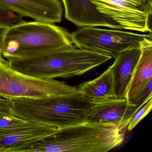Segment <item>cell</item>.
I'll return each instance as SVG.
<instances>
[{"label": "cell", "instance_id": "obj_1", "mask_svg": "<svg viewBox=\"0 0 152 152\" xmlns=\"http://www.w3.org/2000/svg\"><path fill=\"white\" fill-rule=\"evenodd\" d=\"M125 129L111 124L84 122L59 129L21 152H106L121 145Z\"/></svg>", "mask_w": 152, "mask_h": 152}, {"label": "cell", "instance_id": "obj_2", "mask_svg": "<svg viewBox=\"0 0 152 152\" xmlns=\"http://www.w3.org/2000/svg\"><path fill=\"white\" fill-rule=\"evenodd\" d=\"M112 58L75 45L25 58H7L9 66L25 75L39 79L79 76Z\"/></svg>", "mask_w": 152, "mask_h": 152}, {"label": "cell", "instance_id": "obj_3", "mask_svg": "<svg viewBox=\"0 0 152 152\" xmlns=\"http://www.w3.org/2000/svg\"><path fill=\"white\" fill-rule=\"evenodd\" d=\"M8 98L12 103L10 113L15 116L58 129L85 122L86 115L94 104L82 94Z\"/></svg>", "mask_w": 152, "mask_h": 152}, {"label": "cell", "instance_id": "obj_4", "mask_svg": "<svg viewBox=\"0 0 152 152\" xmlns=\"http://www.w3.org/2000/svg\"><path fill=\"white\" fill-rule=\"evenodd\" d=\"M74 46L71 34L53 23L23 21L8 26L1 53L5 58H25Z\"/></svg>", "mask_w": 152, "mask_h": 152}, {"label": "cell", "instance_id": "obj_5", "mask_svg": "<svg viewBox=\"0 0 152 152\" xmlns=\"http://www.w3.org/2000/svg\"><path fill=\"white\" fill-rule=\"evenodd\" d=\"M123 29L83 27L71 34L74 45L87 50L96 51L115 58L125 50L140 47L152 38V33L140 34Z\"/></svg>", "mask_w": 152, "mask_h": 152}, {"label": "cell", "instance_id": "obj_6", "mask_svg": "<svg viewBox=\"0 0 152 152\" xmlns=\"http://www.w3.org/2000/svg\"><path fill=\"white\" fill-rule=\"evenodd\" d=\"M83 94L76 87L54 79H39L14 70L8 64H0V97H47Z\"/></svg>", "mask_w": 152, "mask_h": 152}, {"label": "cell", "instance_id": "obj_7", "mask_svg": "<svg viewBox=\"0 0 152 152\" xmlns=\"http://www.w3.org/2000/svg\"><path fill=\"white\" fill-rule=\"evenodd\" d=\"M97 9L123 30L152 33V6L145 0H91Z\"/></svg>", "mask_w": 152, "mask_h": 152}, {"label": "cell", "instance_id": "obj_8", "mask_svg": "<svg viewBox=\"0 0 152 152\" xmlns=\"http://www.w3.org/2000/svg\"><path fill=\"white\" fill-rule=\"evenodd\" d=\"M152 96L139 104H131L126 99H114L92 106L86 115L85 122L111 124L126 129L135 112Z\"/></svg>", "mask_w": 152, "mask_h": 152}, {"label": "cell", "instance_id": "obj_9", "mask_svg": "<svg viewBox=\"0 0 152 152\" xmlns=\"http://www.w3.org/2000/svg\"><path fill=\"white\" fill-rule=\"evenodd\" d=\"M0 4L21 17L55 23L61 21L63 7L59 0H0Z\"/></svg>", "mask_w": 152, "mask_h": 152}, {"label": "cell", "instance_id": "obj_10", "mask_svg": "<svg viewBox=\"0 0 152 152\" xmlns=\"http://www.w3.org/2000/svg\"><path fill=\"white\" fill-rule=\"evenodd\" d=\"M58 129L54 126L34 123L13 129L0 130V152H21Z\"/></svg>", "mask_w": 152, "mask_h": 152}, {"label": "cell", "instance_id": "obj_11", "mask_svg": "<svg viewBox=\"0 0 152 152\" xmlns=\"http://www.w3.org/2000/svg\"><path fill=\"white\" fill-rule=\"evenodd\" d=\"M65 16L77 26L123 29L118 23L100 13L91 0H62Z\"/></svg>", "mask_w": 152, "mask_h": 152}, {"label": "cell", "instance_id": "obj_12", "mask_svg": "<svg viewBox=\"0 0 152 152\" xmlns=\"http://www.w3.org/2000/svg\"><path fill=\"white\" fill-rule=\"evenodd\" d=\"M141 54L127 90L125 99L131 104H139L146 99L144 95L152 80V38L140 45Z\"/></svg>", "mask_w": 152, "mask_h": 152}, {"label": "cell", "instance_id": "obj_13", "mask_svg": "<svg viewBox=\"0 0 152 152\" xmlns=\"http://www.w3.org/2000/svg\"><path fill=\"white\" fill-rule=\"evenodd\" d=\"M140 54V46L121 52L115 58L114 62L111 66L116 99L126 98L127 90Z\"/></svg>", "mask_w": 152, "mask_h": 152}, {"label": "cell", "instance_id": "obj_14", "mask_svg": "<svg viewBox=\"0 0 152 152\" xmlns=\"http://www.w3.org/2000/svg\"><path fill=\"white\" fill-rule=\"evenodd\" d=\"M77 87L84 96L94 104L116 99L111 66L96 79L84 82Z\"/></svg>", "mask_w": 152, "mask_h": 152}, {"label": "cell", "instance_id": "obj_15", "mask_svg": "<svg viewBox=\"0 0 152 152\" xmlns=\"http://www.w3.org/2000/svg\"><path fill=\"white\" fill-rule=\"evenodd\" d=\"M34 123L17 117L10 113L0 112V130L13 129Z\"/></svg>", "mask_w": 152, "mask_h": 152}, {"label": "cell", "instance_id": "obj_16", "mask_svg": "<svg viewBox=\"0 0 152 152\" xmlns=\"http://www.w3.org/2000/svg\"><path fill=\"white\" fill-rule=\"evenodd\" d=\"M152 107V98L140 107L133 115L131 117L127 125V129L129 131L132 130L150 112Z\"/></svg>", "mask_w": 152, "mask_h": 152}, {"label": "cell", "instance_id": "obj_17", "mask_svg": "<svg viewBox=\"0 0 152 152\" xmlns=\"http://www.w3.org/2000/svg\"><path fill=\"white\" fill-rule=\"evenodd\" d=\"M22 18L0 4V23L10 26L21 22Z\"/></svg>", "mask_w": 152, "mask_h": 152}, {"label": "cell", "instance_id": "obj_18", "mask_svg": "<svg viewBox=\"0 0 152 152\" xmlns=\"http://www.w3.org/2000/svg\"><path fill=\"white\" fill-rule=\"evenodd\" d=\"M11 105L12 103L9 98L0 97V112L10 113Z\"/></svg>", "mask_w": 152, "mask_h": 152}, {"label": "cell", "instance_id": "obj_19", "mask_svg": "<svg viewBox=\"0 0 152 152\" xmlns=\"http://www.w3.org/2000/svg\"><path fill=\"white\" fill-rule=\"evenodd\" d=\"M8 27V26L4 25L0 23V51H1V52L2 45H3L4 35H5Z\"/></svg>", "mask_w": 152, "mask_h": 152}, {"label": "cell", "instance_id": "obj_20", "mask_svg": "<svg viewBox=\"0 0 152 152\" xmlns=\"http://www.w3.org/2000/svg\"><path fill=\"white\" fill-rule=\"evenodd\" d=\"M0 64H8L7 61L4 59L1 51H0Z\"/></svg>", "mask_w": 152, "mask_h": 152}, {"label": "cell", "instance_id": "obj_21", "mask_svg": "<svg viewBox=\"0 0 152 152\" xmlns=\"http://www.w3.org/2000/svg\"><path fill=\"white\" fill-rule=\"evenodd\" d=\"M145 1L146 2L147 4L150 6H152V0H145Z\"/></svg>", "mask_w": 152, "mask_h": 152}]
</instances>
